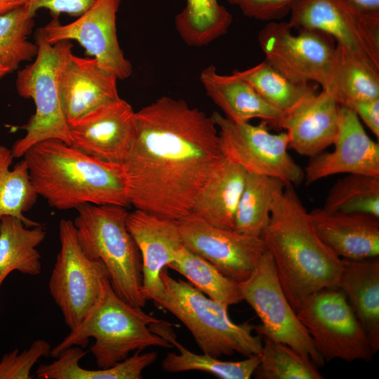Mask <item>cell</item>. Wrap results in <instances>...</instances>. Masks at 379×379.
<instances>
[{"label":"cell","instance_id":"cell-1","mask_svg":"<svg viewBox=\"0 0 379 379\" xmlns=\"http://www.w3.org/2000/svg\"><path fill=\"white\" fill-rule=\"evenodd\" d=\"M224 159L212 117L162 96L135 112V135L121 163L129 204L178 220Z\"/></svg>","mask_w":379,"mask_h":379},{"label":"cell","instance_id":"cell-2","mask_svg":"<svg viewBox=\"0 0 379 379\" xmlns=\"http://www.w3.org/2000/svg\"><path fill=\"white\" fill-rule=\"evenodd\" d=\"M260 238L295 312L312 293L337 287L343 259L319 237L293 185H286L276 195Z\"/></svg>","mask_w":379,"mask_h":379},{"label":"cell","instance_id":"cell-3","mask_svg":"<svg viewBox=\"0 0 379 379\" xmlns=\"http://www.w3.org/2000/svg\"><path fill=\"white\" fill-rule=\"evenodd\" d=\"M23 157L38 196L53 208L130 205L121 164L88 155L57 139L35 144Z\"/></svg>","mask_w":379,"mask_h":379},{"label":"cell","instance_id":"cell-4","mask_svg":"<svg viewBox=\"0 0 379 379\" xmlns=\"http://www.w3.org/2000/svg\"><path fill=\"white\" fill-rule=\"evenodd\" d=\"M160 319L146 313L141 307L121 299L109 281L104 291L81 324L51 350L57 358L72 346L85 348L91 338L90 350L99 368H107L129 357L132 352L149 347L172 348L173 345L156 334L149 325Z\"/></svg>","mask_w":379,"mask_h":379},{"label":"cell","instance_id":"cell-5","mask_svg":"<svg viewBox=\"0 0 379 379\" xmlns=\"http://www.w3.org/2000/svg\"><path fill=\"white\" fill-rule=\"evenodd\" d=\"M161 279L163 292L152 300L154 304L183 323L204 354L215 358L234 352L245 357L260 354L262 336L253 334L254 325L234 323L227 305L208 298L190 282L171 277L164 270Z\"/></svg>","mask_w":379,"mask_h":379},{"label":"cell","instance_id":"cell-6","mask_svg":"<svg viewBox=\"0 0 379 379\" xmlns=\"http://www.w3.org/2000/svg\"><path fill=\"white\" fill-rule=\"evenodd\" d=\"M76 209L72 222L83 251L104 263L112 287L121 299L145 306L141 255L126 227V207L85 204Z\"/></svg>","mask_w":379,"mask_h":379},{"label":"cell","instance_id":"cell-7","mask_svg":"<svg viewBox=\"0 0 379 379\" xmlns=\"http://www.w3.org/2000/svg\"><path fill=\"white\" fill-rule=\"evenodd\" d=\"M38 52L33 62L18 72L15 87L18 95L32 99L35 112L21 128L26 131L11 149L14 158L23 157L35 144L57 139L71 145L69 125L60 93V74L67 55L72 51L69 41L51 44L37 30Z\"/></svg>","mask_w":379,"mask_h":379},{"label":"cell","instance_id":"cell-8","mask_svg":"<svg viewBox=\"0 0 379 379\" xmlns=\"http://www.w3.org/2000/svg\"><path fill=\"white\" fill-rule=\"evenodd\" d=\"M60 248L48 282L50 294L70 331L76 328L101 297L110 281L104 263L81 249L73 222L59 223Z\"/></svg>","mask_w":379,"mask_h":379},{"label":"cell","instance_id":"cell-9","mask_svg":"<svg viewBox=\"0 0 379 379\" xmlns=\"http://www.w3.org/2000/svg\"><path fill=\"white\" fill-rule=\"evenodd\" d=\"M335 288L307 297L296 311L324 361H368L374 355L368 338L345 295Z\"/></svg>","mask_w":379,"mask_h":379},{"label":"cell","instance_id":"cell-10","mask_svg":"<svg viewBox=\"0 0 379 379\" xmlns=\"http://www.w3.org/2000/svg\"><path fill=\"white\" fill-rule=\"evenodd\" d=\"M239 286L244 300L261 321L260 324L254 326L257 334L286 344L317 367L324 365V359L289 302L272 257L267 250L251 275L239 282Z\"/></svg>","mask_w":379,"mask_h":379},{"label":"cell","instance_id":"cell-11","mask_svg":"<svg viewBox=\"0 0 379 379\" xmlns=\"http://www.w3.org/2000/svg\"><path fill=\"white\" fill-rule=\"evenodd\" d=\"M212 117L218 128L220 145L225 158L247 173L279 179L298 185L305 180L304 170L289 154L286 131L273 133L262 121L258 125L235 123L219 112Z\"/></svg>","mask_w":379,"mask_h":379},{"label":"cell","instance_id":"cell-12","mask_svg":"<svg viewBox=\"0 0 379 379\" xmlns=\"http://www.w3.org/2000/svg\"><path fill=\"white\" fill-rule=\"evenodd\" d=\"M288 14L293 29L324 32L379 69V13H362L347 0H295Z\"/></svg>","mask_w":379,"mask_h":379},{"label":"cell","instance_id":"cell-13","mask_svg":"<svg viewBox=\"0 0 379 379\" xmlns=\"http://www.w3.org/2000/svg\"><path fill=\"white\" fill-rule=\"evenodd\" d=\"M288 22H268L259 32V45L265 61L297 83L314 82L323 88L334 60L336 44L329 35L299 29Z\"/></svg>","mask_w":379,"mask_h":379},{"label":"cell","instance_id":"cell-14","mask_svg":"<svg viewBox=\"0 0 379 379\" xmlns=\"http://www.w3.org/2000/svg\"><path fill=\"white\" fill-rule=\"evenodd\" d=\"M121 0H95L77 19L62 25L58 18L39 31L51 44L62 41H76L95 58L100 67L118 80L128 78L132 65L124 56L117 34V15Z\"/></svg>","mask_w":379,"mask_h":379},{"label":"cell","instance_id":"cell-15","mask_svg":"<svg viewBox=\"0 0 379 379\" xmlns=\"http://www.w3.org/2000/svg\"><path fill=\"white\" fill-rule=\"evenodd\" d=\"M177 222L183 246L238 283L251 275L266 251L260 237L214 227L193 213Z\"/></svg>","mask_w":379,"mask_h":379},{"label":"cell","instance_id":"cell-16","mask_svg":"<svg viewBox=\"0 0 379 379\" xmlns=\"http://www.w3.org/2000/svg\"><path fill=\"white\" fill-rule=\"evenodd\" d=\"M135 112L120 97L69 124L71 145L101 160L121 164L133 140Z\"/></svg>","mask_w":379,"mask_h":379},{"label":"cell","instance_id":"cell-17","mask_svg":"<svg viewBox=\"0 0 379 379\" xmlns=\"http://www.w3.org/2000/svg\"><path fill=\"white\" fill-rule=\"evenodd\" d=\"M338 111L334 149L310 158L304 170L307 184L340 173L379 177L378 143L368 135L352 109L339 105Z\"/></svg>","mask_w":379,"mask_h":379},{"label":"cell","instance_id":"cell-18","mask_svg":"<svg viewBox=\"0 0 379 379\" xmlns=\"http://www.w3.org/2000/svg\"><path fill=\"white\" fill-rule=\"evenodd\" d=\"M126 227L141 255L143 296L147 301L153 300L163 292L161 271L183 245L178 222L135 209L128 212Z\"/></svg>","mask_w":379,"mask_h":379},{"label":"cell","instance_id":"cell-19","mask_svg":"<svg viewBox=\"0 0 379 379\" xmlns=\"http://www.w3.org/2000/svg\"><path fill=\"white\" fill-rule=\"evenodd\" d=\"M118 79L93 58L67 56L60 79L62 110L68 125L91 111L119 98Z\"/></svg>","mask_w":379,"mask_h":379},{"label":"cell","instance_id":"cell-20","mask_svg":"<svg viewBox=\"0 0 379 379\" xmlns=\"http://www.w3.org/2000/svg\"><path fill=\"white\" fill-rule=\"evenodd\" d=\"M338 107L333 95L321 90L284 113L278 128L287 133L288 148L312 158L333 145L338 131Z\"/></svg>","mask_w":379,"mask_h":379},{"label":"cell","instance_id":"cell-21","mask_svg":"<svg viewBox=\"0 0 379 379\" xmlns=\"http://www.w3.org/2000/svg\"><path fill=\"white\" fill-rule=\"evenodd\" d=\"M321 240L340 258L362 260L379 255V218L364 213L310 212Z\"/></svg>","mask_w":379,"mask_h":379},{"label":"cell","instance_id":"cell-22","mask_svg":"<svg viewBox=\"0 0 379 379\" xmlns=\"http://www.w3.org/2000/svg\"><path fill=\"white\" fill-rule=\"evenodd\" d=\"M200 81L207 95L235 123L260 119L278 128L283 112L265 100L248 81L234 72L219 74L211 65L204 69Z\"/></svg>","mask_w":379,"mask_h":379},{"label":"cell","instance_id":"cell-23","mask_svg":"<svg viewBox=\"0 0 379 379\" xmlns=\"http://www.w3.org/2000/svg\"><path fill=\"white\" fill-rule=\"evenodd\" d=\"M337 288L364 328L374 354L379 350V259H343Z\"/></svg>","mask_w":379,"mask_h":379},{"label":"cell","instance_id":"cell-24","mask_svg":"<svg viewBox=\"0 0 379 379\" xmlns=\"http://www.w3.org/2000/svg\"><path fill=\"white\" fill-rule=\"evenodd\" d=\"M246 174L244 168L224 157L197 196L191 213L214 227L234 230Z\"/></svg>","mask_w":379,"mask_h":379},{"label":"cell","instance_id":"cell-25","mask_svg":"<svg viewBox=\"0 0 379 379\" xmlns=\"http://www.w3.org/2000/svg\"><path fill=\"white\" fill-rule=\"evenodd\" d=\"M46 234L41 225L29 227L13 216L0 220V288L12 272L29 276L41 274V255L36 248Z\"/></svg>","mask_w":379,"mask_h":379},{"label":"cell","instance_id":"cell-26","mask_svg":"<svg viewBox=\"0 0 379 379\" xmlns=\"http://www.w3.org/2000/svg\"><path fill=\"white\" fill-rule=\"evenodd\" d=\"M149 328L175 347L179 354L170 352L161 362V368L167 373L201 371L210 373L220 379H248L259 364L260 357L253 355L237 361H227L206 354H195L177 340L171 324L163 320L152 323Z\"/></svg>","mask_w":379,"mask_h":379},{"label":"cell","instance_id":"cell-27","mask_svg":"<svg viewBox=\"0 0 379 379\" xmlns=\"http://www.w3.org/2000/svg\"><path fill=\"white\" fill-rule=\"evenodd\" d=\"M140 352L109 368L90 370L79 364L86 352L79 346H72L53 362L39 366L36 375L39 379H140L142 371L157 359L156 352Z\"/></svg>","mask_w":379,"mask_h":379},{"label":"cell","instance_id":"cell-28","mask_svg":"<svg viewBox=\"0 0 379 379\" xmlns=\"http://www.w3.org/2000/svg\"><path fill=\"white\" fill-rule=\"evenodd\" d=\"M339 105L379 98V69L336 44L334 60L326 85Z\"/></svg>","mask_w":379,"mask_h":379},{"label":"cell","instance_id":"cell-29","mask_svg":"<svg viewBox=\"0 0 379 379\" xmlns=\"http://www.w3.org/2000/svg\"><path fill=\"white\" fill-rule=\"evenodd\" d=\"M286 185L275 178L247 173L235 213L234 230L260 237L270 221L275 197Z\"/></svg>","mask_w":379,"mask_h":379},{"label":"cell","instance_id":"cell-30","mask_svg":"<svg viewBox=\"0 0 379 379\" xmlns=\"http://www.w3.org/2000/svg\"><path fill=\"white\" fill-rule=\"evenodd\" d=\"M185 1V6L175 18V25L187 45L206 46L227 32L232 15L218 0Z\"/></svg>","mask_w":379,"mask_h":379},{"label":"cell","instance_id":"cell-31","mask_svg":"<svg viewBox=\"0 0 379 379\" xmlns=\"http://www.w3.org/2000/svg\"><path fill=\"white\" fill-rule=\"evenodd\" d=\"M168 267L185 277L208 298L227 305L244 300L239 283L222 274L208 261L182 246Z\"/></svg>","mask_w":379,"mask_h":379},{"label":"cell","instance_id":"cell-32","mask_svg":"<svg viewBox=\"0 0 379 379\" xmlns=\"http://www.w3.org/2000/svg\"><path fill=\"white\" fill-rule=\"evenodd\" d=\"M13 159L11 149L0 145V220L4 216H13L21 220L27 227L40 225L23 214L34 206L39 196L31 181L26 161L22 160L11 169Z\"/></svg>","mask_w":379,"mask_h":379},{"label":"cell","instance_id":"cell-33","mask_svg":"<svg viewBox=\"0 0 379 379\" xmlns=\"http://www.w3.org/2000/svg\"><path fill=\"white\" fill-rule=\"evenodd\" d=\"M232 72L248 81L265 100L283 114L317 93L311 83L295 82L265 60L246 69H235Z\"/></svg>","mask_w":379,"mask_h":379},{"label":"cell","instance_id":"cell-34","mask_svg":"<svg viewBox=\"0 0 379 379\" xmlns=\"http://www.w3.org/2000/svg\"><path fill=\"white\" fill-rule=\"evenodd\" d=\"M322 209L329 213H364L379 218V177L347 174L332 186Z\"/></svg>","mask_w":379,"mask_h":379},{"label":"cell","instance_id":"cell-35","mask_svg":"<svg viewBox=\"0 0 379 379\" xmlns=\"http://www.w3.org/2000/svg\"><path fill=\"white\" fill-rule=\"evenodd\" d=\"M260 362L253 375L258 379H322L308 358L281 342L262 337Z\"/></svg>","mask_w":379,"mask_h":379},{"label":"cell","instance_id":"cell-36","mask_svg":"<svg viewBox=\"0 0 379 379\" xmlns=\"http://www.w3.org/2000/svg\"><path fill=\"white\" fill-rule=\"evenodd\" d=\"M34 18L24 5L0 15V60L10 72L37 54L36 44L27 39Z\"/></svg>","mask_w":379,"mask_h":379},{"label":"cell","instance_id":"cell-37","mask_svg":"<svg viewBox=\"0 0 379 379\" xmlns=\"http://www.w3.org/2000/svg\"><path fill=\"white\" fill-rule=\"evenodd\" d=\"M51 349L48 342L38 339L21 352L15 349L5 354L0 361V379L32 378V367L40 358L48 357Z\"/></svg>","mask_w":379,"mask_h":379},{"label":"cell","instance_id":"cell-38","mask_svg":"<svg viewBox=\"0 0 379 379\" xmlns=\"http://www.w3.org/2000/svg\"><path fill=\"white\" fill-rule=\"evenodd\" d=\"M237 6L250 18L261 21H276L289 13L295 0H227Z\"/></svg>","mask_w":379,"mask_h":379},{"label":"cell","instance_id":"cell-39","mask_svg":"<svg viewBox=\"0 0 379 379\" xmlns=\"http://www.w3.org/2000/svg\"><path fill=\"white\" fill-rule=\"evenodd\" d=\"M95 0H24V6L35 16L39 9L48 10L51 16L59 18L61 14L79 17L86 11Z\"/></svg>","mask_w":379,"mask_h":379},{"label":"cell","instance_id":"cell-40","mask_svg":"<svg viewBox=\"0 0 379 379\" xmlns=\"http://www.w3.org/2000/svg\"><path fill=\"white\" fill-rule=\"evenodd\" d=\"M347 107L352 109L372 133L379 138V98L355 101Z\"/></svg>","mask_w":379,"mask_h":379},{"label":"cell","instance_id":"cell-41","mask_svg":"<svg viewBox=\"0 0 379 379\" xmlns=\"http://www.w3.org/2000/svg\"><path fill=\"white\" fill-rule=\"evenodd\" d=\"M362 13H379V0H347Z\"/></svg>","mask_w":379,"mask_h":379},{"label":"cell","instance_id":"cell-42","mask_svg":"<svg viewBox=\"0 0 379 379\" xmlns=\"http://www.w3.org/2000/svg\"><path fill=\"white\" fill-rule=\"evenodd\" d=\"M24 5V0H0V15Z\"/></svg>","mask_w":379,"mask_h":379},{"label":"cell","instance_id":"cell-43","mask_svg":"<svg viewBox=\"0 0 379 379\" xmlns=\"http://www.w3.org/2000/svg\"><path fill=\"white\" fill-rule=\"evenodd\" d=\"M8 73H10L8 68L0 60V81Z\"/></svg>","mask_w":379,"mask_h":379}]
</instances>
